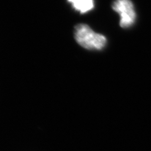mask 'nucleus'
Returning a JSON list of instances; mask_svg holds the SVG:
<instances>
[{"label":"nucleus","mask_w":151,"mask_h":151,"mask_svg":"<svg viewBox=\"0 0 151 151\" xmlns=\"http://www.w3.org/2000/svg\"><path fill=\"white\" fill-rule=\"evenodd\" d=\"M74 37L80 45L89 50H101L106 44L105 36L94 32L86 24H79L75 27Z\"/></svg>","instance_id":"1"},{"label":"nucleus","mask_w":151,"mask_h":151,"mask_svg":"<svg viewBox=\"0 0 151 151\" xmlns=\"http://www.w3.org/2000/svg\"><path fill=\"white\" fill-rule=\"evenodd\" d=\"M113 10L120 17V25L122 28H129L136 20V13L134 4L130 0H115L112 4Z\"/></svg>","instance_id":"2"},{"label":"nucleus","mask_w":151,"mask_h":151,"mask_svg":"<svg viewBox=\"0 0 151 151\" xmlns=\"http://www.w3.org/2000/svg\"><path fill=\"white\" fill-rule=\"evenodd\" d=\"M75 10L82 14L86 13L93 9L94 0H68Z\"/></svg>","instance_id":"3"}]
</instances>
